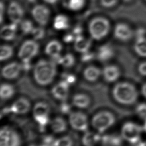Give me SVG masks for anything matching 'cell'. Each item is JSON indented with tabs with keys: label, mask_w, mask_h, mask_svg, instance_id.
Instances as JSON below:
<instances>
[{
	"label": "cell",
	"mask_w": 146,
	"mask_h": 146,
	"mask_svg": "<svg viewBox=\"0 0 146 146\" xmlns=\"http://www.w3.org/2000/svg\"><path fill=\"white\" fill-rule=\"evenodd\" d=\"M33 77L40 86H47L51 83L56 75V63L53 61L42 59L33 68Z\"/></svg>",
	"instance_id": "obj_1"
},
{
	"label": "cell",
	"mask_w": 146,
	"mask_h": 146,
	"mask_svg": "<svg viewBox=\"0 0 146 146\" xmlns=\"http://www.w3.org/2000/svg\"><path fill=\"white\" fill-rule=\"evenodd\" d=\"M115 100L120 104L131 105L137 100L139 94L136 87L131 83L121 82L115 85L112 89Z\"/></svg>",
	"instance_id": "obj_2"
},
{
	"label": "cell",
	"mask_w": 146,
	"mask_h": 146,
	"mask_svg": "<svg viewBox=\"0 0 146 146\" xmlns=\"http://www.w3.org/2000/svg\"><path fill=\"white\" fill-rule=\"evenodd\" d=\"M88 29L93 39L100 40L104 38L108 34L110 30V23L104 17H96L90 21Z\"/></svg>",
	"instance_id": "obj_3"
},
{
	"label": "cell",
	"mask_w": 146,
	"mask_h": 146,
	"mask_svg": "<svg viewBox=\"0 0 146 146\" xmlns=\"http://www.w3.org/2000/svg\"><path fill=\"white\" fill-rule=\"evenodd\" d=\"M115 122L114 115L107 111H102L96 113L92 119V127L100 133H102L112 126Z\"/></svg>",
	"instance_id": "obj_4"
},
{
	"label": "cell",
	"mask_w": 146,
	"mask_h": 146,
	"mask_svg": "<svg viewBox=\"0 0 146 146\" xmlns=\"http://www.w3.org/2000/svg\"><path fill=\"white\" fill-rule=\"evenodd\" d=\"M142 128L133 122L125 123L121 129V136L125 140L135 144L140 140Z\"/></svg>",
	"instance_id": "obj_5"
},
{
	"label": "cell",
	"mask_w": 146,
	"mask_h": 146,
	"mask_svg": "<svg viewBox=\"0 0 146 146\" xmlns=\"http://www.w3.org/2000/svg\"><path fill=\"white\" fill-rule=\"evenodd\" d=\"M39 46L35 40H27L21 46L18 51V57L22 62H30L38 53Z\"/></svg>",
	"instance_id": "obj_6"
},
{
	"label": "cell",
	"mask_w": 146,
	"mask_h": 146,
	"mask_svg": "<svg viewBox=\"0 0 146 146\" xmlns=\"http://www.w3.org/2000/svg\"><path fill=\"white\" fill-rule=\"evenodd\" d=\"M0 146H20L21 139L13 129L3 127L0 131Z\"/></svg>",
	"instance_id": "obj_7"
},
{
	"label": "cell",
	"mask_w": 146,
	"mask_h": 146,
	"mask_svg": "<svg viewBox=\"0 0 146 146\" xmlns=\"http://www.w3.org/2000/svg\"><path fill=\"white\" fill-rule=\"evenodd\" d=\"M69 123L71 127L79 131H87L88 127L87 117L80 111L72 112L70 113Z\"/></svg>",
	"instance_id": "obj_8"
},
{
	"label": "cell",
	"mask_w": 146,
	"mask_h": 146,
	"mask_svg": "<svg viewBox=\"0 0 146 146\" xmlns=\"http://www.w3.org/2000/svg\"><path fill=\"white\" fill-rule=\"evenodd\" d=\"M31 15L40 26H45L50 20V11L43 5H36L31 10Z\"/></svg>",
	"instance_id": "obj_9"
},
{
	"label": "cell",
	"mask_w": 146,
	"mask_h": 146,
	"mask_svg": "<svg viewBox=\"0 0 146 146\" xmlns=\"http://www.w3.org/2000/svg\"><path fill=\"white\" fill-rule=\"evenodd\" d=\"M7 15L11 22L19 24L23 20L24 11L21 5L16 1H12L8 6Z\"/></svg>",
	"instance_id": "obj_10"
},
{
	"label": "cell",
	"mask_w": 146,
	"mask_h": 146,
	"mask_svg": "<svg viewBox=\"0 0 146 146\" xmlns=\"http://www.w3.org/2000/svg\"><path fill=\"white\" fill-rule=\"evenodd\" d=\"M113 34L117 40L121 42H127L132 38L133 31L128 25L124 23H119L115 27Z\"/></svg>",
	"instance_id": "obj_11"
},
{
	"label": "cell",
	"mask_w": 146,
	"mask_h": 146,
	"mask_svg": "<svg viewBox=\"0 0 146 146\" xmlns=\"http://www.w3.org/2000/svg\"><path fill=\"white\" fill-rule=\"evenodd\" d=\"M22 70V64L16 62H13L5 65L2 68L1 74L3 78L9 80H12L18 76Z\"/></svg>",
	"instance_id": "obj_12"
},
{
	"label": "cell",
	"mask_w": 146,
	"mask_h": 146,
	"mask_svg": "<svg viewBox=\"0 0 146 146\" xmlns=\"http://www.w3.org/2000/svg\"><path fill=\"white\" fill-rule=\"evenodd\" d=\"M69 86H70L63 80L59 82L52 88L51 93L53 96L60 100H66L68 95Z\"/></svg>",
	"instance_id": "obj_13"
},
{
	"label": "cell",
	"mask_w": 146,
	"mask_h": 146,
	"mask_svg": "<svg viewBox=\"0 0 146 146\" xmlns=\"http://www.w3.org/2000/svg\"><path fill=\"white\" fill-rule=\"evenodd\" d=\"M31 104L28 99L25 98H19L16 100L10 107L11 112L15 114H25L30 109Z\"/></svg>",
	"instance_id": "obj_14"
},
{
	"label": "cell",
	"mask_w": 146,
	"mask_h": 146,
	"mask_svg": "<svg viewBox=\"0 0 146 146\" xmlns=\"http://www.w3.org/2000/svg\"><path fill=\"white\" fill-rule=\"evenodd\" d=\"M114 55V50L110 44H104L100 46L96 54V58L101 62H106L111 59Z\"/></svg>",
	"instance_id": "obj_15"
},
{
	"label": "cell",
	"mask_w": 146,
	"mask_h": 146,
	"mask_svg": "<svg viewBox=\"0 0 146 146\" xmlns=\"http://www.w3.org/2000/svg\"><path fill=\"white\" fill-rule=\"evenodd\" d=\"M102 73L104 79L107 82H113L117 80L120 75V69L115 65L106 66Z\"/></svg>",
	"instance_id": "obj_16"
},
{
	"label": "cell",
	"mask_w": 146,
	"mask_h": 146,
	"mask_svg": "<svg viewBox=\"0 0 146 146\" xmlns=\"http://www.w3.org/2000/svg\"><path fill=\"white\" fill-rule=\"evenodd\" d=\"M17 24L11 23L3 26L0 31L1 38L5 40H11L15 36L17 30Z\"/></svg>",
	"instance_id": "obj_17"
},
{
	"label": "cell",
	"mask_w": 146,
	"mask_h": 146,
	"mask_svg": "<svg viewBox=\"0 0 146 146\" xmlns=\"http://www.w3.org/2000/svg\"><path fill=\"white\" fill-rule=\"evenodd\" d=\"M62 50V44L56 40H52L47 44L45 47V52L51 58L60 55Z\"/></svg>",
	"instance_id": "obj_18"
},
{
	"label": "cell",
	"mask_w": 146,
	"mask_h": 146,
	"mask_svg": "<svg viewBox=\"0 0 146 146\" xmlns=\"http://www.w3.org/2000/svg\"><path fill=\"white\" fill-rule=\"evenodd\" d=\"M72 104L79 108H86L90 104L89 96L83 93H78L74 95L72 99Z\"/></svg>",
	"instance_id": "obj_19"
},
{
	"label": "cell",
	"mask_w": 146,
	"mask_h": 146,
	"mask_svg": "<svg viewBox=\"0 0 146 146\" xmlns=\"http://www.w3.org/2000/svg\"><path fill=\"white\" fill-rule=\"evenodd\" d=\"M74 42L75 51L82 54L88 51L91 45V40L86 39L83 35L77 37Z\"/></svg>",
	"instance_id": "obj_20"
},
{
	"label": "cell",
	"mask_w": 146,
	"mask_h": 146,
	"mask_svg": "<svg viewBox=\"0 0 146 146\" xmlns=\"http://www.w3.org/2000/svg\"><path fill=\"white\" fill-rule=\"evenodd\" d=\"M101 71L94 66H88L83 71V76L89 82H95L100 77Z\"/></svg>",
	"instance_id": "obj_21"
},
{
	"label": "cell",
	"mask_w": 146,
	"mask_h": 146,
	"mask_svg": "<svg viewBox=\"0 0 146 146\" xmlns=\"http://www.w3.org/2000/svg\"><path fill=\"white\" fill-rule=\"evenodd\" d=\"M101 137L99 134L86 131L82 139V144L84 146H95L99 141H101Z\"/></svg>",
	"instance_id": "obj_22"
},
{
	"label": "cell",
	"mask_w": 146,
	"mask_h": 146,
	"mask_svg": "<svg viewBox=\"0 0 146 146\" xmlns=\"http://www.w3.org/2000/svg\"><path fill=\"white\" fill-rule=\"evenodd\" d=\"M70 26V21L68 17L64 14H58L54 19L53 27L57 30H64Z\"/></svg>",
	"instance_id": "obj_23"
},
{
	"label": "cell",
	"mask_w": 146,
	"mask_h": 146,
	"mask_svg": "<svg viewBox=\"0 0 146 146\" xmlns=\"http://www.w3.org/2000/svg\"><path fill=\"white\" fill-rule=\"evenodd\" d=\"M50 112V108L48 104L45 102H39L36 103L33 110L34 117L38 116H49Z\"/></svg>",
	"instance_id": "obj_24"
},
{
	"label": "cell",
	"mask_w": 146,
	"mask_h": 146,
	"mask_svg": "<svg viewBox=\"0 0 146 146\" xmlns=\"http://www.w3.org/2000/svg\"><path fill=\"white\" fill-rule=\"evenodd\" d=\"M50 125L52 131L56 133L64 132L67 127L66 121L61 117H55L51 121Z\"/></svg>",
	"instance_id": "obj_25"
},
{
	"label": "cell",
	"mask_w": 146,
	"mask_h": 146,
	"mask_svg": "<svg viewBox=\"0 0 146 146\" xmlns=\"http://www.w3.org/2000/svg\"><path fill=\"white\" fill-rule=\"evenodd\" d=\"M133 48L135 52L139 56L146 58V37L141 36L136 38Z\"/></svg>",
	"instance_id": "obj_26"
},
{
	"label": "cell",
	"mask_w": 146,
	"mask_h": 146,
	"mask_svg": "<svg viewBox=\"0 0 146 146\" xmlns=\"http://www.w3.org/2000/svg\"><path fill=\"white\" fill-rule=\"evenodd\" d=\"M86 3V0H63L62 5L67 9L71 11L81 10Z\"/></svg>",
	"instance_id": "obj_27"
},
{
	"label": "cell",
	"mask_w": 146,
	"mask_h": 146,
	"mask_svg": "<svg viewBox=\"0 0 146 146\" xmlns=\"http://www.w3.org/2000/svg\"><path fill=\"white\" fill-rule=\"evenodd\" d=\"M121 137L117 135H105L101 137V141L105 145L120 146L121 144Z\"/></svg>",
	"instance_id": "obj_28"
},
{
	"label": "cell",
	"mask_w": 146,
	"mask_h": 146,
	"mask_svg": "<svg viewBox=\"0 0 146 146\" xmlns=\"http://www.w3.org/2000/svg\"><path fill=\"white\" fill-rule=\"evenodd\" d=\"M14 87L8 83H3L1 86L0 95L3 100H7L11 98L14 94Z\"/></svg>",
	"instance_id": "obj_29"
},
{
	"label": "cell",
	"mask_w": 146,
	"mask_h": 146,
	"mask_svg": "<svg viewBox=\"0 0 146 146\" xmlns=\"http://www.w3.org/2000/svg\"><path fill=\"white\" fill-rule=\"evenodd\" d=\"M75 63V58L73 55L70 53H67L63 56H60L58 64H61L66 68H70L72 67Z\"/></svg>",
	"instance_id": "obj_30"
},
{
	"label": "cell",
	"mask_w": 146,
	"mask_h": 146,
	"mask_svg": "<svg viewBox=\"0 0 146 146\" xmlns=\"http://www.w3.org/2000/svg\"><path fill=\"white\" fill-rule=\"evenodd\" d=\"M13 54V48L9 45H2L0 48V59L1 61L7 60L12 56Z\"/></svg>",
	"instance_id": "obj_31"
},
{
	"label": "cell",
	"mask_w": 146,
	"mask_h": 146,
	"mask_svg": "<svg viewBox=\"0 0 146 146\" xmlns=\"http://www.w3.org/2000/svg\"><path fill=\"white\" fill-rule=\"evenodd\" d=\"M33 28V23L29 19H24L20 22V29L24 34H31Z\"/></svg>",
	"instance_id": "obj_32"
},
{
	"label": "cell",
	"mask_w": 146,
	"mask_h": 146,
	"mask_svg": "<svg viewBox=\"0 0 146 146\" xmlns=\"http://www.w3.org/2000/svg\"><path fill=\"white\" fill-rule=\"evenodd\" d=\"M31 35H32L33 39L35 40H40L43 39L45 35L44 29L42 27H34L31 33Z\"/></svg>",
	"instance_id": "obj_33"
},
{
	"label": "cell",
	"mask_w": 146,
	"mask_h": 146,
	"mask_svg": "<svg viewBox=\"0 0 146 146\" xmlns=\"http://www.w3.org/2000/svg\"><path fill=\"white\" fill-rule=\"evenodd\" d=\"M73 140L72 138L68 136H63L56 139L55 146H72Z\"/></svg>",
	"instance_id": "obj_34"
},
{
	"label": "cell",
	"mask_w": 146,
	"mask_h": 146,
	"mask_svg": "<svg viewBox=\"0 0 146 146\" xmlns=\"http://www.w3.org/2000/svg\"><path fill=\"white\" fill-rule=\"evenodd\" d=\"M56 139L52 135H46L42 137L40 146H55Z\"/></svg>",
	"instance_id": "obj_35"
},
{
	"label": "cell",
	"mask_w": 146,
	"mask_h": 146,
	"mask_svg": "<svg viewBox=\"0 0 146 146\" xmlns=\"http://www.w3.org/2000/svg\"><path fill=\"white\" fill-rule=\"evenodd\" d=\"M136 114L142 119L146 120V103L139 104L136 108Z\"/></svg>",
	"instance_id": "obj_36"
},
{
	"label": "cell",
	"mask_w": 146,
	"mask_h": 146,
	"mask_svg": "<svg viewBox=\"0 0 146 146\" xmlns=\"http://www.w3.org/2000/svg\"><path fill=\"white\" fill-rule=\"evenodd\" d=\"M62 80L66 82L69 86L73 84L76 80L75 76L72 74L64 72L62 75Z\"/></svg>",
	"instance_id": "obj_37"
},
{
	"label": "cell",
	"mask_w": 146,
	"mask_h": 146,
	"mask_svg": "<svg viewBox=\"0 0 146 146\" xmlns=\"http://www.w3.org/2000/svg\"><path fill=\"white\" fill-rule=\"evenodd\" d=\"M95 54L92 52L89 51L88 50L82 54L80 59L82 62L84 63H88L92 60L95 58Z\"/></svg>",
	"instance_id": "obj_38"
},
{
	"label": "cell",
	"mask_w": 146,
	"mask_h": 146,
	"mask_svg": "<svg viewBox=\"0 0 146 146\" xmlns=\"http://www.w3.org/2000/svg\"><path fill=\"white\" fill-rule=\"evenodd\" d=\"M71 106L63 101L60 106V111L63 114L66 115L70 113L71 112Z\"/></svg>",
	"instance_id": "obj_39"
},
{
	"label": "cell",
	"mask_w": 146,
	"mask_h": 146,
	"mask_svg": "<svg viewBox=\"0 0 146 146\" xmlns=\"http://www.w3.org/2000/svg\"><path fill=\"white\" fill-rule=\"evenodd\" d=\"M118 0H100V3L102 6L106 8H110L114 6Z\"/></svg>",
	"instance_id": "obj_40"
},
{
	"label": "cell",
	"mask_w": 146,
	"mask_h": 146,
	"mask_svg": "<svg viewBox=\"0 0 146 146\" xmlns=\"http://www.w3.org/2000/svg\"><path fill=\"white\" fill-rule=\"evenodd\" d=\"M71 33L76 39L77 37L82 35L83 29L80 26H76L72 29Z\"/></svg>",
	"instance_id": "obj_41"
},
{
	"label": "cell",
	"mask_w": 146,
	"mask_h": 146,
	"mask_svg": "<svg viewBox=\"0 0 146 146\" xmlns=\"http://www.w3.org/2000/svg\"><path fill=\"white\" fill-rule=\"evenodd\" d=\"M138 72L144 76H146V61L140 63L138 66Z\"/></svg>",
	"instance_id": "obj_42"
},
{
	"label": "cell",
	"mask_w": 146,
	"mask_h": 146,
	"mask_svg": "<svg viewBox=\"0 0 146 146\" xmlns=\"http://www.w3.org/2000/svg\"><path fill=\"white\" fill-rule=\"evenodd\" d=\"M63 39L64 42H66L67 43H70L72 42H74L75 38L74 36V35L72 34V33L70 32V33H68L64 35Z\"/></svg>",
	"instance_id": "obj_43"
},
{
	"label": "cell",
	"mask_w": 146,
	"mask_h": 146,
	"mask_svg": "<svg viewBox=\"0 0 146 146\" xmlns=\"http://www.w3.org/2000/svg\"><path fill=\"white\" fill-rule=\"evenodd\" d=\"M22 70H23L24 71H27L30 70L31 68L30 62H22Z\"/></svg>",
	"instance_id": "obj_44"
},
{
	"label": "cell",
	"mask_w": 146,
	"mask_h": 146,
	"mask_svg": "<svg viewBox=\"0 0 146 146\" xmlns=\"http://www.w3.org/2000/svg\"><path fill=\"white\" fill-rule=\"evenodd\" d=\"M1 6H0V11H1V15H0V17H1V22H2L3 21V11H4V5L3 4V2H1Z\"/></svg>",
	"instance_id": "obj_45"
},
{
	"label": "cell",
	"mask_w": 146,
	"mask_h": 146,
	"mask_svg": "<svg viewBox=\"0 0 146 146\" xmlns=\"http://www.w3.org/2000/svg\"><path fill=\"white\" fill-rule=\"evenodd\" d=\"M141 93L143 94V95L146 98V83H144L141 88Z\"/></svg>",
	"instance_id": "obj_46"
},
{
	"label": "cell",
	"mask_w": 146,
	"mask_h": 146,
	"mask_svg": "<svg viewBox=\"0 0 146 146\" xmlns=\"http://www.w3.org/2000/svg\"><path fill=\"white\" fill-rule=\"evenodd\" d=\"M44 2L49 4H55L59 0H43Z\"/></svg>",
	"instance_id": "obj_47"
},
{
	"label": "cell",
	"mask_w": 146,
	"mask_h": 146,
	"mask_svg": "<svg viewBox=\"0 0 146 146\" xmlns=\"http://www.w3.org/2000/svg\"><path fill=\"white\" fill-rule=\"evenodd\" d=\"M28 2L30 3H36L38 0H27Z\"/></svg>",
	"instance_id": "obj_48"
},
{
	"label": "cell",
	"mask_w": 146,
	"mask_h": 146,
	"mask_svg": "<svg viewBox=\"0 0 146 146\" xmlns=\"http://www.w3.org/2000/svg\"><path fill=\"white\" fill-rule=\"evenodd\" d=\"M124 1H125V2H130V1H131L132 0H123Z\"/></svg>",
	"instance_id": "obj_49"
},
{
	"label": "cell",
	"mask_w": 146,
	"mask_h": 146,
	"mask_svg": "<svg viewBox=\"0 0 146 146\" xmlns=\"http://www.w3.org/2000/svg\"><path fill=\"white\" fill-rule=\"evenodd\" d=\"M29 146H40V145H35V144H31Z\"/></svg>",
	"instance_id": "obj_50"
},
{
	"label": "cell",
	"mask_w": 146,
	"mask_h": 146,
	"mask_svg": "<svg viewBox=\"0 0 146 146\" xmlns=\"http://www.w3.org/2000/svg\"><path fill=\"white\" fill-rule=\"evenodd\" d=\"M145 1H146V0H145Z\"/></svg>",
	"instance_id": "obj_51"
}]
</instances>
